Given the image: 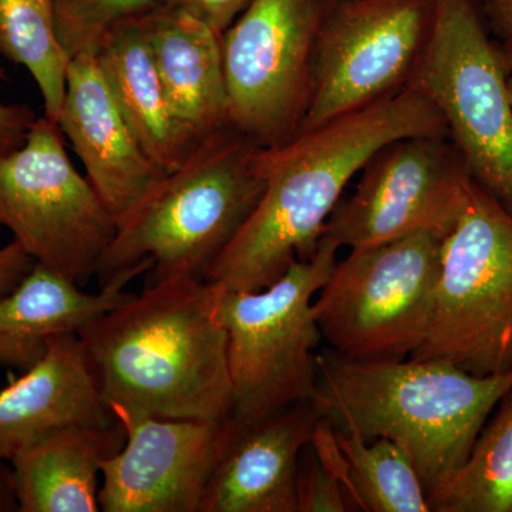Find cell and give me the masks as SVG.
I'll return each instance as SVG.
<instances>
[{
	"label": "cell",
	"instance_id": "cell-1",
	"mask_svg": "<svg viewBox=\"0 0 512 512\" xmlns=\"http://www.w3.org/2000/svg\"><path fill=\"white\" fill-rule=\"evenodd\" d=\"M412 136L448 133L436 107L404 87L284 146L264 148V194L205 282L222 291H261L311 258L353 177L380 148Z\"/></svg>",
	"mask_w": 512,
	"mask_h": 512
},
{
	"label": "cell",
	"instance_id": "cell-2",
	"mask_svg": "<svg viewBox=\"0 0 512 512\" xmlns=\"http://www.w3.org/2000/svg\"><path fill=\"white\" fill-rule=\"evenodd\" d=\"M107 406L157 419L231 414L227 333L208 282L146 285L79 332Z\"/></svg>",
	"mask_w": 512,
	"mask_h": 512
},
{
	"label": "cell",
	"instance_id": "cell-3",
	"mask_svg": "<svg viewBox=\"0 0 512 512\" xmlns=\"http://www.w3.org/2000/svg\"><path fill=\"white\" fill-rule=\"evenodd\" d=\"M511 372L480 376L436 359L360 360L318 353L313 406L333 429L389 439L409 454L427 494L466 461Z\"/></svg>",
	"mask_w": 512,
	"mask_h": 512
},
{
	"label": "cell",
	"instance_id": "cell-4",
	"mask_svg": "<svg viewBox=\"0 0 512 512\" xmlns=\"http://www.w3.org/2000/svg\"><path fill=\"white\" fill-rule=\"evenodd\" d=\"M262 151L231 126L200 141L180 168L117 221L97 268L100 288L147 272L146 285L175 278L205 282L264 194Z\"/></svg>",
	"mask_w": 512,
	"mask_h": 512
},
{
	"label": "cell",
	"instance_id": "cell-5",
	"mask_svg": "<svg viewBox=\"0 0 512 512\" xmlns=\"http://www.w3.org/2000/svg\"><path fill=\"white\" fill-rule=\"evenodd\" d=\"M339 247L318 249L261 291L215 289V315L227 333L232 419L252 423L296 403L312 402L322 333L313 299L338 262Z\"/></svg>",
	"mask_w": 512,
	"mask_h": 512
},
{
	"label": "cell",
	"instance_id": "cell-6",
	"mask_svg": "<svg viewBox=\"0 0 512 512\" xmlns=\"http://www.w3.org/2000/svg\"><path fill=\"white\" fill-rule=\"evenodd\" d=\"M410 357L480 376L512 370V215L474 180L444 238L429 329Z\"/></svg>",
	"mask_w": 512,
	"mask_h": 512
},
{
	"label": "cell",
	"instance_id": "cell-7",
	"mask_svg": "<svg viewBox=\"0 0 512 512\" xmlns=\"http://www.w3.org/2000/svg\"><path fill=\"white\" fill-rule=\"evenodd\" d=\"M406 87L436 107L471 178L512 215V110L503 59L476 0H436Z\"/></svg>",
	"mask_w": 512,
	"mask_h": 512
},
{
	"label": "cell",
	"instance_id": "cell-8",
	"mask_svg": "<svg viewBox=\"0 0 512 512\" xmlns=\"http://www.w3.org/2000/svg\"><path fill=\"white\" fill-rule=\"evenodd\" d=\"M446 235L420 231L336 262L313 302L330 349L360 360L412 356L429 329Z\"/></svg>",
	"mask_w": 512,
	"mask_h": 512
},
{
	"label": "cell",
	"instance_id": "cell-9",
	"mask_svg": "<svg viewBox=\"0 0 512 512\" xmlns=\"http://www.w3.org/2000/svg\"><path fill=\"white\" fill-rule=\"evenodd\" d=\"M116 218L74 168L56 121L43 114L25 143L0 151V228L33 259L83 286L96 276Z\"/></svg>",
	"mask_w": 512,
	"mask_h": 512
},
{
	"label": "cell",
	"instance_id": "cell-10",
	"mask_svg": "<svg viewBox=\"0 0 512 512\" xmlns=\"http://www.w3.org/2000/svg\"><path fill=\"white\" fill-rule=\"evenodd\" d=\"M325 0H251L222 33L229 126L264 148L301 133Z\"/></svg>",
	"mask_w": 512,
	"mask_h": 512
},
{
	"label": "cell",
	"instance_id": "cell-11",
	"mask_svg": "<svg viewBox=\"0 0 512 512\" xmlns=\"http://www.w3.org/2000/svg\"><path fill=\"white\" fill-rule=\"evenodd\" d=\"M434 13L436 0H325L301 133L404 89Z\"/></svg>",
	"mask_w": 512,
	"mask_h": 512
},
{
	"label": "cell",
	"instance_id": "cell-12",
	"mask_svg": "<svg viewBox=\"0 0 512 512\" xmlns=\"http://www.w3.org/2000/svg\"><path fill=\"white\" fill-rule=\"evenodd\" d=\"M471 178L447 136H412L386 144L340 198L323 237L349 249L375 247L420 231L448 232Z\"/></svg>",
	"mask_w": 512,
	"mask_h": 512
},
{
	"label": "cell",
	"instance_id": "cell-13",
	"mask_svg": "<svg viewBox=\"0 0 512 512\" xmlns=\"http://www.w3.org/2000/svg\"><path fill=\"white\" fill-rule=\"evenodd\" d=\"M109 409L126 443L101 468L100 511L200 512L231 434V414L220 420H171L120 406Z\"/></svg>",
	"mask_w": 512,
	"mask_h": 512
},
{
	"label": "cell",
	"instance_id": "cell-14",
	"mask_svg": "<svg viewBox=\"0 0 512 512\" xmlns=\"http://www.w3.org/2000/svg\"><path fill=\"white\" fill-rule=\"evenodd\" d=\"M57 124L116 224L167 175L138 143L93 53L70 60Z\"/></svg>",
	"mask_w": 512,
	"mask_h": 512
},
{
	"label": "cell",
	"instance_id": "cell-15",
	"mask_svg": "<svg viewBox=\"0 0 512 512\" xmlns=\"http://www.w3.org/2000/svg\"><path fill=\"white\" fill-rule=\"evenodd\" d=\"M320 419L312 402L252 423L232 419L200 512H298L299 458Z\"/></svg>",
	"mask_w": 512,
	"mask_h": 512
},
{
	"label": "cell",
	"instance_id": "cell-16",
	"mask_svg": "<svg viewBox=\"0 0 512 512\" xmlns=\"http://www.w3.org/2000/svg\"><path fill=\"white\" fill-rule=\"evenodd\" d=\"M117 419L104 402L79 333L47 340L45 356L0 390V458L73 426H107Z\"/></svg>",
	"mask_w": 512,
	"mask_h": 512
},
{
	"label": "cell",
	"instance_id": "cell-17",
	"mask_svg": "<svg viewBox=\"0 0 512 512\" xmlns=\"http://www.w3.org/2000/svg\"><path fill=\"white\" fill-rule=\"evenodd\" d=\"M140 22L171 109L195 140L229 126L221 33L163 5Z\"/></svg>",
	"mask_w": 512,
	"mask_h": 512
},
{
	"label": "cell",
	"instance_id": "cell-18",
	"mask_svg": "<svg viewBox=\"0 0 512 512\" xmlns=\"http://www.w3.org/2000/svg\"><path fill=\"white\" fill-rule=\"evenodd\" d=\"M136 275L121 276L97 293L36 264L12 291L0 296V366L26 372L47 350V340L60 333H79L97 316L127 301Z\"/></svg>",
	"mask_w": 512,
	"mask_h": 512
},
{
	"label": "cell",
	"instance_id": "cell-19",
	"mask_svg": "<svg viewBox=\"0 0 512 512\" xmlns=\"http://www.w3.org/2000/svg\"><path fill=\"white\" fill-rule=\"evenodd\" d=\"M96 56L138 143L160 170L173 173L198 141L171 109L140 18L113 26L101 39Z\"/></svg>",
	"mask_w": 512,
	"mask_h": 512
},
{
	"label": "cell",
	"instance_id": "cell-20",
	"mask_svg": "<svg viewBox=\"0 0 512 512\" xmlns=\"http://www.w3.org/2000/svg\"><path fill=\"white\" fill-rule=\"evenodd\" d=\"M119 421L56 431L10 461L19 512H99L104 461L119 453Z\"/></svg>",
	"mask_w": 512,
	"mask_h": 512
},
{
	"label": "cell",
	"instance_id": "cell-21",
	"mask_svg": "<svg viewBox=\"0 0 512 512\" xmlns=\"http://www.w3.org/2000/svg\"><path fill=\"white\" fill-rule=\"evenodd\" d=\"M470 454L429 491L434 512H512V389L495 407Z\"/></svg>",
	"mask_w": 512,
	"mask_h": 512
},
{
	"label": "cell",
	"instance_id": "cell-22",
	"mask_svg": "<svg viewBox=\"0 0 512 512\" xmlns=\"http://www.w3.org/2000/svg\"><path fill=\"white\" fill-rule=\"evenodd\" d=\"M346 463L350 510L430 512L429 494L409 454L389 439L365 441L335 430Z\"/></svg>",
	"mask_w": 512,
	"mask_h": 512
},
{
	"label": "cell",
	"instance_id": "cell-23",
	"mask_svg": "<svg viewBox=\"0 0 512 512\" xmlns=\"http://www.w3.org/2000/svg\"><path fill=\"white\" fill-rule=\"evenodd\" d=\"M0 56L32 74L45 116L57 123L72 59L57 36L55 0H0Z\"/></svg>",
	"mask_w": 512,
	"mask_h": 512
},
{
	"label": "cell",
	"instance_id": "cell-24",
	"mask_svg": "<svg viewBox=\"0 0 512 512\" xmlns=\"http://www.w3.org/2000/svg\"><path fill=\"white\" fill-rule=\"evenodd\" d=\"M157 5L158 0H55L57 36L70 59L96 55L113 26L140 18Z\"/></svg>",
	"mask_w": 512,
	"mask_h": 512
},
{
	"label": "cell",
	"instance_id": "cell-25",
	"mask_svg": "<svg viewBox=\"0 0 512 512\" xmlns=\"http://www.w3.org/2000/svg\"><path fill=\"white\" fill-rule=\"evenodd\" d=\"M249 3L251 0H158V5L190 13L221 35Z\"/></svg>",
	"mask_w": 512,
	"mask_h": 512
},
{
	"label": "cell",
	"instance_id": "cell-26",
	"mask_svg": "<svg viewBox=\"0 0 512 512\" xmlns=\"http://www.w3.org/2000/svg\"><path fill=\"white\" fill-rule=\"evenodd\" d=\"M3 80H6V70L0 67V82ZM36 119V113L30 107L0 101V151L22 146Z\"/></svg>",
	"mask_w": 512,
	"mask_h": 512
},
{
	"label": "cell",
	"instance_id": "cell-27",
	"mask_svg": "<svg viewBox=\"0 0 512 512\" xmlns=\"http://www.w3.org/2000/svg\"><path fill=\"white\" fill-rule=\"evenodd\" d=\"M33 265L35 259L18 242L12 241L0 248V296L12 291Z\"/></svg>",
	"mask_w": 512,
	"mask_h": 512
},
{
	"label": "cell",
	"instance_id": "cell-28",
	"mask_svg": "<svg viewBox=\"0 0 512 512\" xmlns=\"http://www.w3.org/2000/svg\"><path fill=\"white\" fill-rule=\"evenodd\" d=\"M0 512H19L15 478L9 461L0 458Z\"/></svg>",
	"mask_w": 512,
	"mask_h": 512
},
{
	"label": "cell",
	"instance_id": "cell-29",
	"mask_svg": "<svg viewBox=\"0 0 512 512\" xmlns=\"http://www.w3.org/2000/svg\"><path fill=\"white\" fill-rule=\"evenodd\" d=\"M484 3L491 18L508 35L512 30V0H484Z\"/></svg>",
	"mask_w": 512,
	"mask_h": 512
},
{
	"label": "cell",
	"instance_id": "cell-30",
	"mask_svg": "<svg viewBox=\"0 0 512 512\" xmlns=\"http://www.w3.org/2000/svg\"><path fill=\"white\" fill-rule=\"evenodd\" d=\"M508 37H510V74L507 76V90H508V99H510L511 110H512V30L508 33Z\"/></svg>",
	"mask_w": 512,
	"mask_h": 512
}]
</instances>
